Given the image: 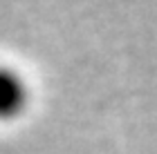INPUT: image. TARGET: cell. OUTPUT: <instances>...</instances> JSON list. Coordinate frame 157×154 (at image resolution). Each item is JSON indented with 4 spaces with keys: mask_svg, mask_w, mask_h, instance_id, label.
Masks as SVG:
<instances>
[{
    "mask_svg": "<svg viewBox=\"0 0 157 154\" xmlns=\"http://www.w3.org/2000/svg\"><path fill=\"white\" fill-rule=\"evenodd\" d=\"M29 105V85L18 69L0 65V121L18 118Z\"/></svg>",
    "mask_w": 157,
    "mask_h": 154,
    "instance_id": "obj_1",
    "label": "cell"
}]
</instances>
